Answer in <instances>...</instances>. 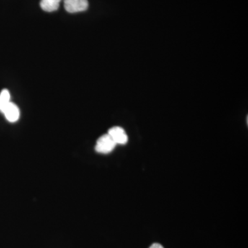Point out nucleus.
<instances>
[{"instance_id":"obj_5","label":"nucleus","mask_w":248,"mask_h":248,"mask_svg":"<svg viewBox=\"0 0 248 248\" xmlns=\"http://www.w3.org/2000/svg\"><path fill=\"white\" fill-rule=\"evenodd\" d=\"M62 0H41L40 6L46 12H53L59 9Z\"/></svg>"},{"instance_id":"obj_2","label":"nucleus","mask_w":248,"mask_h":248,"mask_svg":"<svg viewBox=\"0 0 248 248\" xmlns=\"http://www.w3.org/2000/svg\"><path fill=\"white\" fill-rule=\"evenodd\" d=\"M63 4L67 12L70 14L83 12L89 8L88 0H63Z\"/></svg>"},{"instance_id":"obj_3","label":"nucleus","mask_w":248,"mask_h":248,"mask_svg":"<svg viewBox=\"0 0 248 248\" xmlns=\"http://www.w3.org/2000/svg\"><path fill=\"white\" fill-rule=\"evenodd\" d=\"M108 134L110 135L116 144H125L128 141V135L122 127L115 126L109 129Z\"/></svg>"},{"instance_id":"obj_6","label":"nucleus","mask_w":248,"mask_h":248,"mask_svg":"<svg viewBox=\"0 0 248 248\" xmlns=\"http://www.w3.org/2000/svg\"><path fill=\"white\" fill-rule=\"evenodd\" d=\"M11 94L7 89H4L0 93V112H2L5 108L11 103Z\"/></svg>"},{"instance_id":"obj_1","label":"nucleus","mask_w":248,"mask_h":248,"mask_svg":"<svg viewBox=\"0 0 248 248\" xmlns=\"http://www.w3.org/2000/svg\"><path fill=\"white\" fill-rule=\"evenodd\" d=\"M116 143L112 140L108 134L102 135L97 141L95 146V151L102 154H108L113 151L115 148Z\"/></svg>"},{"instance_id":"obj_4","label":"nucleus","mask_w":248,"mask_h":248,"mask_svg":"<svg viewBox=\"0 0 248 248\" xmlns=\"http://www.w3.org/2000/svg\"><path fill=\"white\" fill-rule=\"evenodd\" d=\"M2 113L4 114L6 120L11 123L17 122L20 116L19 108L13 102L10 103L9 105L5 108Z\"/></svg>"},{"instance_id":"obj_7","label":"nucleus","mask_w":248,"mask_h":248,"mask_svg":"<svg viewBox=\"0 0 248 248\" xmlns=\"http://www.w3.org/2000/svg\"><path fill=\"white\" fill-rule=\"evenodd\" d=\"M149 248H164L163 247V246H161V244H157V243H155V244H153V245H152L151 247H150Z\"/></svg>"}]
</instances>
